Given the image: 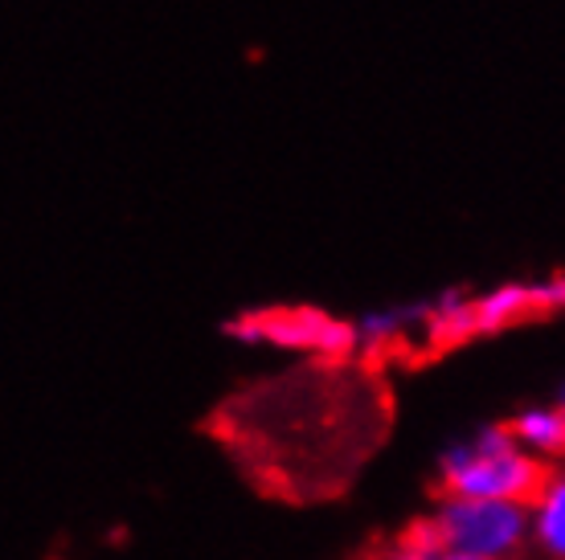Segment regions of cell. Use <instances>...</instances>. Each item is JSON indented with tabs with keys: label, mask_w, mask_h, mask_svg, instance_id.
<instances>
[{
	"label": "cell",
	"mask_w": 565,
	"mask_h": 560,
	"mask_svg": "<svg viewBox=\"0 0 565 560\" xmlns=\"http://www.w3.org/2000/svg\"><path fill=\"white\" fill-rule=\"evenodd\" d=\"M545 463L524 450L512 426H480L476 434L459 438L438 459V483L451 495L471 499H533L545 483Z\"/></svg>",
	"instance_id": "6da1fadb"
},
{
	"label": "cell",
	"mask_w": 565,
	"mask_h": 560,
	"mask_svg": "<svg viewBox=\"0 0 565 560\" xmlns=\"http://www.w3.org/2000/svg\"><path fill=\"white\" fill-rule=\"evenodd\" d=\"M430 524L438 532L443 560H509L533 548L524 499H471L443 491Z\"/></svg>",
	"instance_id": "7a4b0ae2"
},
{
	"label": "cell",
	"mask_w": 565,
	"mask_h": 560,
	"mask_svg": "<svg viewBox=\"0 0 565 560\" xmlns=\"http://www.w3.org/2000/svg\"><path fill=\"white\" fill-rule=\"evenodd\" d=\"M226 336L246 348H275L291 356H316V360H349L361 352L356 320H340L320 308H270L246 311L226 323Z\"/></svg>",
	"instance_id": "3957f363"
},
{
	"label": "cell",
	"mask_w": 565,
	"mask_h": 560,
	"mask_svg": "<svg viewBox=\"0 0 565 560\" xmlns=\"http://www.w3.org/2000/svg\"><path fill=\"white\" fill-rule=\"evenodd\" d=\"M423 344L426 348H459L467 340L480 336L476 323V294L467 291H443L426 299V323H423Z\"/></svg>",
	"instance_id": "277c9868"
},
{
	"label": "cell",
	"mask_w": 565,
	"mask_h": 560,
	"mask_svg": "<svg viewBox=\"0 0 565 560\" xmlns=\"http://www.w3.org/2000/svg\"><path fill=\"white\" fill-rule=\"evenodd\" d=\"M529 540L541 557L565 560V471H550L529 499Z\"/></svg>",
	"instance_id": "5b68a950"
},
{
	"label": "cell",
	"mask_w": 565,
	"mask_h": 560,
	"mask_svg": "<svg viewBox=\"0 0 565 560\" xmlns=\"http://www.w3.org/2000/svg\"><path fill=\"white\" fill-rule=\"evenodd\" d=\"M541 315L537 303V282H500L492 291L476 294V323H480V336H495L512 323Z\"/></svg>",
	"instance_id": "8992f818"
},
{
	"label": "cell",
	"mask_w": 565,
	"mask_h": 560,
	"mask_svg": "<svg viewBox=\"0 0 565 560\" xmlns=\"http://www.w3.org/2000/svg\"><path fill=\"white\" fill-rule=\"evenodd\" d=\"M426 323V299L423 303H397V308H377L365 311L356 320V336L365 352H390L394 344L414 340V332H423Z\"/></svg>",
	"instance_id": "52a82bcc"
},
{
	"label": "cell",
	"mask_w": 565,
	"mask_h": 560,
	"mask_svg": "<svg viewBox=\"0 0 565 560\" xmlns=\"http://www.w3.org/2000/svg\"><path fill=\"white\" fill-rule=\"evenodd\" d=\"M512 434L524 450H533L541 463L565 459V409L562 406H529L512 413Z\"/></svg>",
	"instance_id": "ba28073f"
},
{
	"label": "cell",
	"mask_w": 565,
	"mask_h": 560,
	"mask_svg": "<svg viewBox=\"0 0 565 560\" xmlns=\"http://www.w3.org/2000/svg\"><path fill=\"white\" fill-rule=\"evenodd\" d=\"M537 303L541 315L545 311H565V274H550V279L537 282Z\"/></svg>",
	"instance_id": "9c48e42d"
},
{
	"label": "cell",
	"mask_w": 565,
	"mask_h": 560,
	"mask_svg": "<svg viewBox=\"0 0 565 560\" xmlns=\"http://www.w3.org/2000/svg\"><path fill=\"white\" fill-rule=\"evenodd\" d=\"M557 406H562V409H565V389H562V397H557Z\"/></svg>",
	"instance_id": "30bf717a"
},
{
	"label": "cell",
	"mask_w": 565,
	"mask_h": 560,
	"mask_svg": "<svg viewBox=\"0 0 565 560\" xmlns=\"http://www.w3.org/2000/svg\"><path fill=\"white\" fill-rule=\"evenodd\" d=\"M562 471H565V459H562Z\"/></svg>",
	"instance_id": "8fae6325"
}]
</instances>
